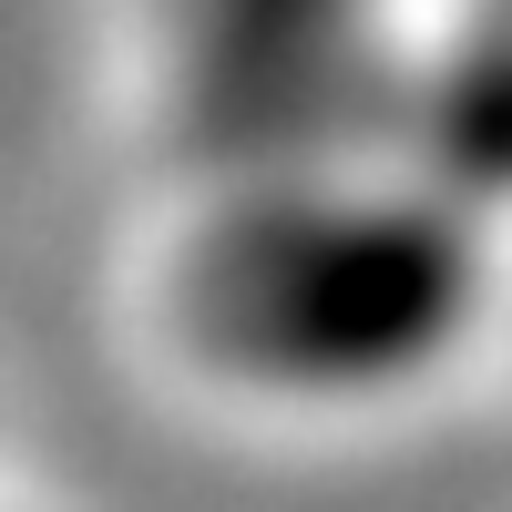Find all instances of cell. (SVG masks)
Here are the masks:
<instances>
[{
    "label": "cell",
    "instance_id": "cell-1",
    "mask_svg": "<svg viewBox=\"0 0 512 512\" xmlns=\"http://www.w3.org/2000/svg\"><path fill=\"white\" fill-rule=\"evenodd\" d=\"M502 318L492 236L441 185H318L195 246L185 328L205 369L297 410H390Z\"/></svg>",
    "mask_w": 512,
    "mask_h": 512
},
{
    "label": "cell",
    "instance_id": "cell-2",
    "mask_svg": "<svg viewBox=\"0 0 512 512\" xmlns=\"http://www.w3.org/2000/svg\"><path fill=\"white\" fill-rule=\"evenodd\" d=\"M502 308H512V277H502Z\"/></svg>",
    "mask_w": 512,
    "mask_h": 512
}]
</instances>
